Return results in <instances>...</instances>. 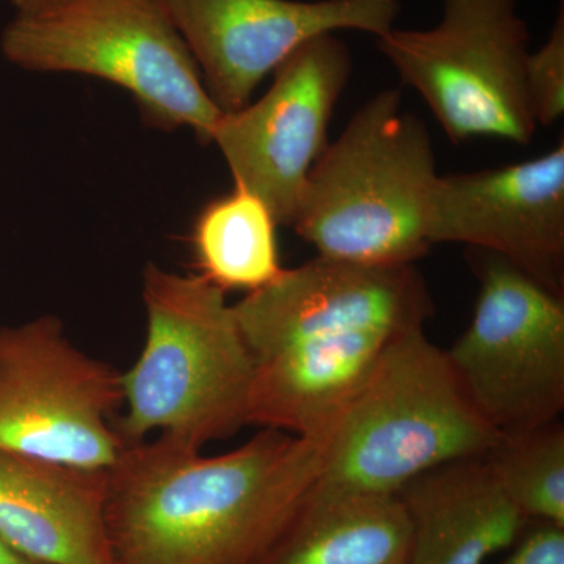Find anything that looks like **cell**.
Wrapping results in <instances>:
<instances>
[{
	"label": "cell",
	"instance_id": "obj_1",
	"mask_svg": "<svg viewBox=\"0 0 564 564\" xmlns=\"http://www.w3.org/2000/svg\"><path fill=\"white\" fill-rule=\"evenodd\" d=\"M325 443L262 429L218 456L158 436L107 470L115 564H262L322 474Z\"/></svg>",
	"mask_w": 564,
	"mask_h": 564
},
{
	"label": "cell",
	"instance_id": "obj_2",
	"mask_svg": "<svg viewBox=\"0 0 564 564\" xmlns=\"http://www.w3.org/2000/svg\"><path fill=\"white\" fill-rule=\"evenodd\" d=\"M232 306L252 359L248 425L321 443L389 345L433 313L414 265L322 256Z\"/></svg>",
	"mask_w": 564,
	"mask_h": 564
},
{
	"label": "cell",
	"instance_id": "obj_3",
	"mask_svg": "<svg viewBox=\"0 0 564 564\" xmlns=\"http://www.w3.org/2000/svg\"><path fill=\"white\" fill-rule=\"evenodd\" d=\"M429 129L378 93L315 162L291 228L318 256L366 267L414 265L429 248L437 181Z\"/></svg>",
	"mask_w": 564,
	"mask_h": 564
},
{
	"label": "cell",
	"instance_id": "obj_4",
	"mask_svg": "<svg viewBox=\"0 0 564 564\" xmlns=\"http://www.w3.org/2000/svg\"><path fill=\"white\" fill-rule=\"evenodd\" d=\"M147 340L121 373L126 444L152 433L202 451L248 425L252 359L226 293L203 276L150 263L143 272Z\"/></svg>",
	"mask_w": 564,
	"mask_h": 564
},
{
	"label": "cell",
	"instance_id": "obj_5",
	"mask_svg": "<svg viewBox=\"0 0 564 564\" xmlns=\"http://www.w3.org/2000/svg\"><path fill=\"white\" fill-rule=\"evenodd\" d=\"M499 434L422 328L402 334L328 434L314 491L395 496L419 475L484 458Z\"/></svg>",
	"mask_w": 564,
	"mask_h": 564
},
{
	"label": "cell",
	"instance_id": "obj_6",
	"mask_svg": "<svg viewBox=\"0 0 564 564\" xmlns=\"http://www.w3.org/2000/svg\"><path fill=\"white\" fill-rule=\"evenodd\" d=\"M3 57L32 73L98 77L128 93L162 131L187 128L204 143L223 111L162 0H65L17 14L0 36Z\"/></svg>",
	"mask_w": 564,
	"mask_h": 564
},
{
	"label": "cell",
	"instance_id": "obj_7",
	"mask_svg": "<svg viewBox=\"0 0 564 564\" xmlns=\"http://www.w3.org/2000/svg\"><path fill=\"white\" fill-rule=\"evenodd\" d=\"M443 2L433 29L393 28L378 39V50L454 143L489 137L529 144L538 124L527 91L529 31L518 0Z\"/></svg>",
	"mask_w": 564,
	"mask_h": 564
},
{
	"label": "cell",
	"instance_id": "obj_8",
	"mask_svg": "<svg viewBox=\"0 0 564 564\" xmlns=\"http://www.w3.org/2000/svg\"><path fill=\"white\" fill-rule=\"evenodd\" d=\"M474 251L480 291L448 362L499 436L552 425L564 410L563 295L500 256Z\"/></svg>",
	"mask_w": 564,
	"mask_h": 564
},
{
	"label": "cell",
	"instance_id": "obj_9",
	"mask_svg": "<svg viewBox=\"0 0 564 564\" xmlns=\"http://www.w3.org/2000/svg\"><path fill=\"white\" fill-rule=\"evenodd\" d=\"M121 373L80 351L54 315L0 326V452L109 470Z\"/></svg>",
	"mask_w": 564,
	"mask_h": 564
},
{
	"label": "cell",
	"instance_id": "obj_10",
	"mask_svg": "<svg viewBox=\"0 0 564 564\" xmlns=\"http://www.w3.org/2000/svg\"><path fill=\"white\" fill-rule=\"evenodd\" d=\"M351 74L347 44L323 33L293 52L258 101L223 111L212 132L234 185L258 195L292 226L307 176L328 147L334 109Z\"/></svg>",
	"mask_w": 564,
	"mask_h": 564
},
{
	"label": "cell",
	"instance_id": "obj_11",
	"mask_svg": "<svg viewBox=\"0 0 564 564\" xmlns=\"http://www.w3.org/2000/svg\"><path fill=\"white\" fill-rule=\"evenodd\" d=\"M221 111L252 101L269 74L323 33L392 31L400 0H162Z\"/></svg>",
	"mask_w": 564,
	"mask_h": 564
},
{
	"label": "cell",
	"instance_id": "obj_12",
	"mask_svg": "<svg viewBox=\"0 0 564 564\" xmlns=\"http://www.w3.org/2000/svg\"><path fill=\"white\" fill-rule=\"evenodd\" d=\"M430 243L488 251L563 295L564 143L540 158L437 176Z\"/></svg>",
	"mask_w": 564,
	"mask_h": 564
},
{
	"label": "cell",
	"instance_id": "obj_13",
	"mask_svg": "<svg viewBox=\"0 0 564 564\" xmlns=\"http://www.w3.org/2000/svg\"><path fill=\"white\" fill-rule=\"evenodd\" d=\"M107 470L0 452V540L44 564H115Z\"/></svg>",
	"mask_w": 564,
	"mask_h": 564
},
{
	"label": "cell",
	"instance_id": "obj_14",
	"mask_svg": "<svg viewBox=\"0 0 564 564\" xmlns=\"http://www.w3.org/2000/svg\"><path fill=\"white\" fill-rule=\"evenodd\" d=\"M395 496L410 521L408 564H485L530 524L485 456L429 470Z\"/></svg>",
	"mask_w": 564,
	"mask_h": 564
},
{
	"label": "cell",
	"instance_id": "obj_15",
	"mask_svg": "<svg viewBox=\"0 0 564 564\" xmlns=\"http://www.w3.org/2000/svg\"><path fill=\"white\" fill-rule=\"evenodd\" d=\"M410 544L399 497L313 491L262 564H408Z\"/></svg>",
	"mask_w": 564,
	"mask_h": 564
},
{
	"label": "cell",
	"instance_id": "obj_16",
	"mask_svg": "<svg viewBox=\"0 0 564 564\" xmlns=\"http://www.w3.org/2000/svg\"><path fill=\"white\" fill-rule=\"evenodd\" d=\"M278 221L258 195L234 185L207 204L192 232L199 276L223 292L261 291L284 272L276 237Z\"/></svg>",
	"mask_w": 564,
	"mask_h": 564
},
{
	"label": "cell",
	"instance_id": "obj_17",
	"mask_svg": "<svg viewBox=\"0 0 564 564\" xmlns=\"http://www.w3.org/2000/svg\"><path fill=\"white\" fill-rule=\"evenodd\" d=\"M494 477L527 521L564 529V429L555 422L505 434L485 456Z\"/></svg>",
	"mask_w": 564,
	"mask_h": 564
},
{
	"label": "cell",
	"instance_id": "obj_18",
	"mask_svg": "<svg viewBox=\"0 0 564 564\" xmlns=\"http://www.w3.org/2000/svg\"><path fill=\"white\" fill-rule=\"evenodd\" d=\"M525 79L536 124H554L564 113L563 7L549 40L536 52H530Z\"/></svg>",
	"mask_w": 564,
	"mask_h": 564
},
{
	"label": "cell",
	"instance_id": "obj_19",
	"mask_svg": "<svg viewBox=\"0 0 564 564\" xmlns=\"http://www.w3.org/2000/svg\"><path fill=\"white\" fill-rule=\"evenodd\" d=\"M503 564H564V529L536 524Z\"/></svg>",
	"mask_w": 564,
	"mask_h": 564
},
{
	"label": "cell",
	"instance_id": "obj_20",
	"mask_svg": "<svg viewBox=\"0 0 564 564\" xmlns=\"http://www.w3.org/2000/svg\"><path fill=\"white\" fill-rule=\"evenodd\" d=\"M65 0H11L17 14H35L50 10L52 7L61 6Z\"/></svg>",
	"mask_w": 564,
	"mask_h": 564
},
{
	"label": "cell",
	"instance_id": "obj_21",
	"mask_svg": "<svg viewBox=\"0 0 564 564\" xmlns=\"http://www.w3.org/2000/svg\"><path fill=\"white\" fill-rule=\"evenodd\" d=\"M0 564H44L29 558V556L14 551L6 541L0 540Z\"/></svg>",
	"mask_w": 564,
	"mask_h": 564
}]
</instances>
